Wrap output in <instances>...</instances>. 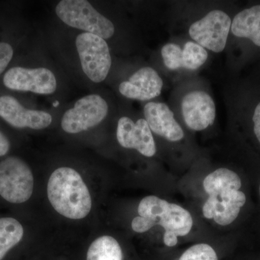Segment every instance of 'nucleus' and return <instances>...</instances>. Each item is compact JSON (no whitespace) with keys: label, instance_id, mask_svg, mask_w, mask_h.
I'll use <instances>...</instances> for the list:
<instances>
[{"label":"nucleus","instance_id":"obj_6","mask_svg":"<svg viewBox=\"0 0 260 260\" xmlns=\"http://www.w3.org/2000/svg\"><path fill=\"white\" fill-rule=\"evenodd\" d=\"M75 45L84 73L94 83L104 81L112 66L110 51L106 41L85 32L78 36Z\"/></svg>","mask_w":260,"mask_h":260},{"label":"nucleus","instance_id":"obj_24","mask_svg":"<svg viewBox=\"0 0 260 260\" xmlns=\"http://www.w3.org/2000/svg\"><path fill=\"white\" fill-rule=\"evenodd\" d=\"M53 105H54V107H56L58 105H59V102H56L55 103H54V104H53Z\"/></svg>","mask_w":260,"mask_h":260},{"label":"nucleus","instance_id":"obj_5","mask_svg":"<svg viewBox=\"0 0 260 260\" xmlns=\"http://www.w3.org/2000/svg\"><path fill=\"white\" fill-rule=\"evenodd\" d=\"M31 170L22 159L9 157L0 162V195L9 203L20 204L34 191Z\"/></svg>","mask_w":260,"mask_h":260},{"label":"nucleus","instance_id":"obj_19","mask_svg":"<svg viewBox=\"0 0 260 260\" xmlns=\"http://www.w3.org/2000/svg\"><path fill=\"white\" fill-rule=\"evenodd\" d=\"M179 260H218L213 247L206 244H196L184 251Z\"/></svg>","mask_w":260,"mask_h":260},{"label":"nucleus","instance_id":"obj_2","mask_svg":"<svg viewBox=\"0 0 260 260\" xmlns=\"http://www.w3.org/2000/svg\"><path fill=\"white\" fill-rule=\"evenodd\" d=\"M138 211L139 216L132 221L133 230L145 233L155 225H160L165 229L164 244L169 247L177 245L178 237L187 235L192 228V217L188 210L153 195L140 201Z\"/></svg>","mask_w":260,"mask_h":260},{"label":"nucleus","instance_id":"obj_17","mask_svg":"<svg viewBox=\"0 0 260 260\" xmlns=\"http://www.w3.org/2000/svg\"><path fill=\"white\" fill-rule=\"evenodd\" d=\"M23 228L13 218H0V260L23 239Z\"/></svg>","mask_w":260,"mask_h":260},{"label":"nucleus","instance_id":"obj_25","mask_svg":"<svg viewBox=\"0 0 260 260\" xmlns=\"http://www.w3.org/2000/svg\"><path fill=\"white\" fill-rule=\"evenodd\" d=\"M259 194H260V185H259Z\"/></svg>","mask_w":260,"mask_h":260},{"label":"nucleus","instance_id":"obj_4","mask_svg":"<svg viewBox=\"0 0 260 260\" xmlns=\"http://www.w3.org/2000/svg\"><path fill=\"white\" fill-rule=\"evenodd\" d=\"M61 21L72 28L85 30L104 39H110L115 28L110 20L99 13L86 0H62L56 7Z\"/></svg>","mask_w":260,"mask_h":260},{"label":"nucleus","instance_id":"obj_21","mask_svg":"<svg viewBox=\"0 0 260 260\" xmlns=\"http://www.w3.org/2000/svg\"><path fill=\"white\" fill-rule=\"evenodd\" d=\"M13 49L8 43H0V75L5 71L13 59Z\"/></svg>","mask_w":260,"mask_h":260},{"label":"nucleus","instance_id":"obj_12","mask_svg":"<svg viewBox=\"0 0 260 260\" xmlns=\"http://www.w3.org/2000/svg\"><path fill=\"white\" fill-rule=\"evenodd\" d=\"M0 116L10 125L19 129H45L52 122V116L49 113L25 109L10 95L0 97Z\"/></svg>","mask_w":260,"mask_h":260},{"label":"nucleus","instance_id":"obj_7","mask_svg":"<svg viewBox=\"0 0 260 260\" xmlns=\"http://www.w3.org/2000/svg\"><path fill=\"white\" fill-rule=\"evenodd\" d=\"M107 102L96 94L85 95L68 109L61 119L62 129L70 134H76L100 124L107 116Z\"/></svg>","mask_w":260,"mask_h":260},{"label":"nucleus","instance_id":"obj_1","mask_svg":"<svg viewBox=\"0 0 260 260\" xmlns=\"http://www.w3.org/2000/svg\"><path fill=\"white\" fill-rule=\"evenodd\" d=\"M203 186L208 198L203 208V215L207 219H214L222 226L230 225L245 205L246 195L239 190L242 180L237 173L220 168L208 174Z\"/></svg>","mask_w":260,"mask_h":260},{"label":"nucleus","instance_id":"obj_9","mask_svg":"<svg viewBox=\"0 0 260 260\" xmlns=\"http://www.w3.org/2000/svg\"><path fill=\"white\" fill-rule=\"evenodd\" d=\"M3 83L10 90L43 95L54 93L57 87L55 75L45 68L30 69L15 67L5 73Z\"/></svg>","mask_w":260,"mask_h":260},{"label":"nucleus","instance_id":"obj_13","mask_svg":"<svg viewBox=\"0 0 260 260\" xmlns=\"http://www.w3.org/2000/svg\"><path fill=\"white\" fill-rule=\"evenodd\" d=\"M162 80L158 73L150 67H145L134 73L127 81L119 85L121 95L130 99L149 101L161 93Z\"/></svg>","mask_w":260,"mask_h":260},{"label":"nucleus","instance_id":"obj_18","mask_svg":"<svg viewBox=\"0 0 260 260\" xmlns=\"http://www.w3.org/2000/svg\"><path fill=\"white\" fill-rule=\"evenodd\" d=\"M208 57V51L200 44L187 42L182 49V68L195 70L205 64Z\"/></svg>","mask_w":260,"mask_h":260},{"label":"nucleus","instance_id":"obj_20","mask_svg":"<svg viewBox=\"0 0 260 260\" xmlns=\"http://www.w3.org/2000/svg\"><path fill=\"white\" fill-rule=\"evenodd\" d=\"M161 55L168 69L175 70L182 68V49L177 44H166L162 48Z\"/></svg>","mask_w":260,"mask_h":260},{"label":"nucleus","instance_id":"obj_15","mask_svg":"<svg viewBox=\"0 0 260 260\" xmlns=\"http://www.w3.org/2000/svg\"><path fill=\"white\" fill-rule=\"evenodd\" d=\"M231 28L236 37L250 39L260 47V5L238 13L233 20Z\"/></svg>","mask_w":260,"mask_h":260},{"label":"nucleus","instance_id":"obj_14","mask_svg":"<svg viewBox=\"0 0 260 260\" xmlns=\"http://www.w3.org/2000/svg\"><path fill=\"white\" fill-rule=\"evenodd\" d=\"M145 121L150 130L169 141H180L184 138L182 128L178 124L167 104L149 102L144 107Z\"/></svg>","mask_w":260,"mask_h":260},{"label":"nucleus","instance_id":"obj_8","mask_svg":"<svg viewBox=\"0 0 260 260\" xmlns=\"http://www.w3.org/2000/svg\"><path fill=\"white\" fill-rule=\"evenodd\" d=\"M231 27L230 17L221 10H214L191 24L189 34L197 44L205 49L220 53L226 46Z\"/></svg>","mask_w":260,"mask_h":260},{"label":"nucleus","instance_id":"obj_23","mask_svg":"<svg viewBox=\"0 0 260 260\" xmlns=\"http://www.w3.org/2000/svg\"><path fill=\"white\" fill-rule=\"evenodd\" d=\"M10 142L5 135L0 132V157L6 155L10 150Z\"/></svg>","mask_w":260,"mask_h":260},{"label":"nucleus","instance_id":"obj_16","mask_svg":"<svg viewBox=\"0 0 260 260\" xmlns=\"http://www.w3.org/2000/svg\"><path fill=\"white\" fill-rule=\"evenodd\" d=\"M86 260H123L122 250L114 238L103 236L89 246Z\"/></svg>","mask_w":260,"mask_h":260},{"label":"nucleus","instance_id":"obj_22","mask_svg":"<svg viewBox=\"0 0 260 260\" xmlns=\"http://www.w3.org/2000/svg\"><path fill=\"white\" fill-rule=\"evenodd\" d=\"M252 119L254 122V134L260 143V103L256 106Z\"/></svg>","mask_w":260,"mask_h":260},{"label":"nucleus","instance_id":"obj_3","mask_svg":"<svg viewBox=\"0 0 260 260\" xmlns=\"http://www.w3.org/2000/svg\"><path fill=\"white\" fill-rule=\"evenodd\" d=\"M47 194L51 206L66 218L83 219L91 210L90 191L81 176L71 168H59L51 174Z\"/></svg>","mask_w":260,"mask_h":260},{"label":"nucleus","instance_id":"obj_10","mask_svg":"<svg viewBox=\"0 0 260 260\" xmlns=\"http://www.w3.org/2000/svg\"><path fill=\"white\" fill-rule=\"evenodd\" d=\"M181 112L186 126L194 131H202L212 125L216 114L213 99L202 90H194L184 95Z\"/></svg>","mask_w":260,"mask_h":260},{"label":"nucleus","instance_id":"obj_11","mask_svg":"<svg viewBox=\"0 0 260 260\" xmlns=\"http://www.w3.org/2000/svg\"><path fill=\"white\" fill-rule=\"evenodd\" d=\"M116 138L123 148L135 149L145 157H153L156 153L155 140L151 130L144 119L134 122L123 116L118 121Z\"/></svg>","mask_w":260,"mask_h":260}]
</instances>
